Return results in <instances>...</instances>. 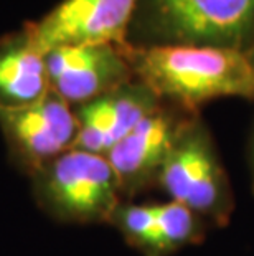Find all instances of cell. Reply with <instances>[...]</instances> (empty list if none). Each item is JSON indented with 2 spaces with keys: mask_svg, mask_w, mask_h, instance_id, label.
Returning <instances> with one entry per match:
<instances>
[{
  "mask_svg": "<svg viewBox=\"0 0 254 256\" xmlns=\"http://www.w3.org/2000/svg\"><path fill=\"white\" fill-rule=\"evenodd\" d=\"M142 84L157 98L195 108L218 98L254 100V72L233 48L155 45L129 53Z\"/></svg>",
  "mask_w": 254,
  "mask_h": 256,
  "instance_id": "6da1fadb",
  "label": "cell"
},
{
  "mask_svg": "<svg viewBox=\"0 0 254 256\" xmlns=\"http://www.w3.org/2000/svg\"><path fill=\"white\" fill-rule=\"evenodd\" d=\"M162 45L220 46L246 52L254 40V0H145Z\"/></svg>",
  "mask_w": 254,
  "mask_h": 256,
  "instance_id": "7a4b0ae2",
  "label": "cell"
},
{
  "mask_svg": "<svg viewBox=\"0 0 254 256\" xmlns=\"http://www.w3.org/2000/svg\"><path fill=\"white\" fill-rule=\"evenodd\" d=\"M119 182L104 156L69 149L53 159L41 177V202L68 222L107 220L119 208Z\"/></svg>",
  "mask_w": 254,
  "mask_h": 256,
  "instance_id": "3957f363",
  "label": "cell"
},
{
  "mask_svg": "<svg viewBox=\"0 0 254 256\" xmlns=\"http://www.w3.org/2000/svg\"><path fill=\"white\" fill-rule=\"evenodd\" d=\"M157 177L172 202L198 216H220L226 212V177L212 138L200 121L183 122Z\"/></svg>",
  "mask_w": 254,
  "mask_h": 256,
  "instance_id": "277c9868",
  "label": "cell"
},
{
  "mask_svg": "<svg viewBox=\"0 0 254 256\" xmlns=\"http://www.w3.org/2000/svg\"><path fill=\"white\" fill-rule=\"evenodd\" d=\"M140 0H64L30 30L26 43L41 53L66 45H124Z\"/></svg>",
  "mask_w": 254,
  "mask_h": 256,
  "instance_id": "5b68a950",
  "label": "cell"
},
{
  "mask_svg": "<svg viewBox=\"0 0 254 256\" xmlns=\"http://www.w3.org/2000/svg\"><path fill=\"white\" fill-rule=\"evenodd\" d=\"M48 83L64 101L88 102L127 83L129 60L116 45H66L45 55Z\"/></svg>",
  "mask_w": 254,
  "mask_h": 256,
  "instance_id": "8992f818",
  "label": "cell"
},
{
  "mask_svg": "<svg viewBox=\"0 0 254 256\" xmlns=\"http://www.w3.org/2000/svg\"><path fill=\"white\" fill-rule=\"evenodd\" d=\"M0 122L28 164L51 162L69 150L78 130L76 116L55 91H46L30 104H0Z\"/></svg>",
  "mask_w": 254,
  "mask_h": 256,
  "instance_id": "52a82bcc",
  "label": "cell"
},
{
  "mask_svg": "<svg viewBox=\"0 0 254 256\" xmlns=\"http://www.w3.org/2000/svg\"><path fill=\"white\" fill-rule=\"evenodd\" d=\"M183 122L160 110L149 114L106 154L119 188H134L157 177Z\"/></svg>",
  "mask_w": 254,
  "mask_h": 256,
  "instance_id": "ba28073f",
  "label": "cell"
},
{
  "mask_svg": "<svg viewBox=\"0 0 254 256\" xmlns=\"http://www.w3.org/2000/svg\"><path fill=\"white\" fill-rule=\"evenodd\" d=\"M46 83L45 56L26 42L0 53V104H30L48 91Z\"/></svg>",
  "mask_w": 254,
  "mask_h": 256,
  "instance_id": "9c48e42d",
  "label": "cell"
},
{
  "mask_svg": "<svg viewBox=\"0 0 254 256\" xmlns=\"http://www.w3.org/2000/svg\"><path fill=\"white\" fill-rule=\"evenodd\" d=\"M197 216L192 210L177 202L155 204L154 242L149 254L160 256L190 243L198 232Z\"/></svg>",
  "mask_w": 254,
  "mask_h": 256,
  "instance_id": "30bf717a",
  "label": "cell"
},
{
  "mask_svg": "<svg viewBox=\"0 0 254 256\" xmlns=\"http://www.w3.org/2000/svg\"><path fill=\"white\" fill-rule=\"evenodd\" d=\"M114 216L129 242L149 253L154 242L155 205H129L117 208Z\"/></svg>",
  "mask_w": 254,
  "mask_h": 256,
  "instance_id": "8fae6325",
  "label": "cell"
}]
</instances>
